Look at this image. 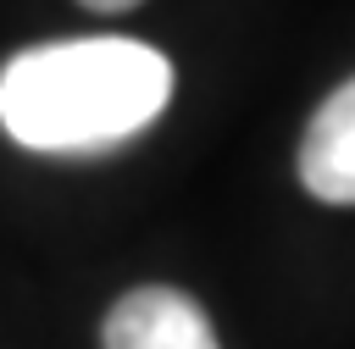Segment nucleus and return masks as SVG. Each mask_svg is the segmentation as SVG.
Instances as JSON below:
<instances>
[{
    "label": "nucleus",
    "instance_id": "nucleus-2",
    "mask_svg": "<svg viewBox=\"0 0 355 349\" xmlns=\"http://www.w3.org/2000/svg\"><path fill=\"white\" fill-rule=\"evenodd\" d=\"M100 349H222L211 316L178 288H133L105 310Z\"/></svg>",
    "mask_w": 355,
    "mask_h": 349
},
{
    "label": "nucleus",
    "instance_id": "nucleus-3",
    "mask_svg": "<svg viewBox=\"0 0 355 349\" xmlns=\"http://www.w3.org/2000/svg\"><path fill=\"white\" fill-rule=\"evenodd\" d=\"M300 183L322 205H355V78L316 105L300 138Z\"/></svg>",
    "mask_w": 355,
    "mask_h": 349
},
{
    "label": "nucleus",
    "instance_id": "nucleus-1",
    "mask_svg": "<svg viewBox=\"0 0 355 349\" xmlns=\"http://www.w3.org/2000/svg\"><path fill=\"white\" fill-rule=\"evenodd\" d=\"M172 100V61L139 39L33 44L0 72V127L22 150L89 155L144 133Z\"/></svg>",
    "mask_w": 355,
    "mask_h": 349
},
{
    "label": "nucleus",
    "instance_id": "nucleus-4",
    "mask_svg": "<svg viewBox=\"0 0 355 349\" xmlns=\"http://www.w3.org/2000/svg\"><path fill=\"white\" fill-rule=\"evenodd\" d=\"M89 11H105V17H116V11H128V6H139V0H83Z\"/></svg>",
    "mask_w": 355,
    "mask_h": 349
}]
</instances>
